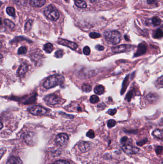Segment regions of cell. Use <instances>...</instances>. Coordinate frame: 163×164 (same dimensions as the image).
Listing matches in <instances>:
<instances>
[{"label":"cell","mask_w":163,"mask_h":164,"mask_svg":"<svg viewBox=\"0 0 163 164\" xmlns=\"http://www.w3.org/2000/svg\"><path fill=\"white\" fill-rule=\"evenodd\" d=\"M104 87L101 85L97 86L94 88V92L97 94H101L104 93Z\"/></svg>","instance_id":"obj_19"},{"label":"cell","mask_w":163,"mask_h":164,"mask_svg":"<svg viewBox=\"0 0 163 164\" xmlns=\"http://www.w3.org/2000/svg\"><path fill=\"white\" fill-rule=\"evenodd\" d=\"M121 144H123V145L126 144H130L131 143V140L129 139L127 137H123L121 140Z\"/></svg>","instance_id":"obj_23"},{"label":"cell","mask_w":163,"mask_h":164,"mask_svg":"<svg viewBox=\"0 0 163 164\" xmlns=\"http://www.w3.org/2000/svg\"><path fill=\"white\" fill-rule=\"evenodd\" d=\"M32 22L33 21L29 20L26 22V24L25 25V30L26 31H29L30 30L31 26H32Z\"/></svg>","instance_id":"obj_29"},{"label":"cell","mask_w":163,"mask_h":164,"mask_svg":"<svg viewBox=\"0 0 163 164\" xmlns=\"http://www.w3.org/2000/svg\"><path fill=\"white\" fill-rule=\"evenodd\" d=\"M27 51H28V49L26 47H21L20 48H19L18 50V54L19 55L25 54L26 53Z\"/></svg>","instance_id":"obj_26"},{"label":"cell","mask_w":163,"mask_h":164,"mask_svg":"<svg viewBox=\"0 0 163 164\" xmlns=\"http://www.w3.org/2000/svg\"><path fill=\"white\" fill-rule=\"evenodd\" d=\"M117 112V109H109L108 111V113L109 114H110L111 115H113L116 114Z\"/></svg>","instance_id":"obj_38"},{"label":"cell","mask_w":163,"mask_h":164,"mask_svg":"<svg viewBox=\"0 0 163 164\" xmlns=\"http://www.w3.org/2000/svg\"><path fill=\"white\" fill-rule=\"evenodd\" d=\"M161 19L158 16H154L153 18L152 19V22H153V25L155 26H158L161 24Z\"/></svg>","instance_id":"obj_22"},{"label":"cell","mask_w":163,"mask_h":164,"mask_svg":"<svg viewBox=\"0 0 163 164\" xmlns=\"http://www.w3.org/2000/svg\"><path fill=\"white\" fill-rule=\"evenodd\" d=\"M65 80L63 76L61 74H54L48 77L44 83V87L45 88L50 89L56 86L61 84Z\"/></svg>","instance_id":"obj_1"},{"label":"cell","mask_w":163,"mask_h":164,"mask_svg":"<svg viewBox=\"0 0 163 164\" xmlns=\"http://www.w3.org/2000/svg\"><path fill=\"white\" fill-rule=\"evenodd\" d=\"M87 137H88L90 138H93L95 137V133L94 132L93 130H90L88 131V132H87L86 134Z\"/></svg>","instance_id":"obj_33"},{"label":"cell","mask_w":163,"mask_h":164,"mask_svg":"<svg viewBox=\"0 0 163 164\" xmlns=\"http://www.w3.org/2000/svg\"><path fill=\"white\" fill-rule=\"evenodd\" d=\"M58 43L59 44L68 47L73 50H75L78 48L77 44L75 42L66 40V39L59 38L58 40Z\"/></svg>","instance_id":"obj_8"},{"label":"cell","mask_w":163,"mask_h":164,"mask_svg":"<svg viewBox=\"0 0 163 164\" xmlns=\"http://www.w3.org/2000/svg\"><path fill=\"white\" fill-rule=\"evenodd\" d=\"M146 97H147V100L151 103L156 102L157 100V99H158V97L157 94H153V93H152V94L150 93L149 94H148Z\"/></svg>","instance_id":"obj_16"},{"label":"cell","mask_w":163,"mask_h":164,"mask_svg":"<svg viewBox=\"0 0 163 164\" xmlns=\"http://www.w3.org/2000/svg\"><path fill=\"white\" fill-rule=\"evenodd\" d=\"M44 50L48 53H50L51 52H52V51H53L54 47L53 45H52V44L50 43H48L46 44L44 46Z\"/></svg>","instance_id":"obj_17"},{"label":"cell","mask_w":163,"mask_h":164,"mask_svg":"<svg viewBox=\"0 0 163 164\" xmlns=\"http://www.w3.org/2000/svg\"><path fill=\"white\" fill-rule=\"evenodd\" d=\"M63 51L62 50H59L55 53V56L56 58H61L63 55Z\"/></svg>","instance_id":"obj_34"},{"label":"cell","mask_w":163,"mask_h":164,"mask_svg":"<svg viewBox=\"0 0 163 164\" xmlns=\"http://www.w3.org/2000/svg\"><path fill=\"white\" fill-rule=\"evenodd\" d=\"M157 82H158V83L159 84H161V85H163V76H161L158 79Z\"/></svg>","instance_id":"obj_43"},{"label":"cell","mask_w":163,"mask_h":164,"mask_svg":"<svg viewBox=\"0 0 163 164\" xmlns=\"http://www.w3.org/2000/svg\"><path fill=\"white\" fill-rule=\"evenodd\" d=\"M44 100L49 106L60 104L62 102V99L55 94H49L45 97Z\"/></svg>","instance_id":"obj_4"},{"label":"cell","mask_w":163,"mask_h":164,"mask_svg":"<svg viewBox=\"0 0 163 164\" xmlns=\"http://www.w3.org/2000/svg\"><path fill=\"white\" fill-rule=\"evenodd\" d=\"M116 125V121L114 119H110L108 121L107 125L109 128H113Z\"/></svg>","instance_id":"obj_30"},{"label":"cell","mask_w":163,"mask_h":164,"mask_svg":"<svg viewBox=\"0 0 163 164\" xmlns=\"http://www.w3.org/2000/svg\"><path fill=\"white\" fill-rule=\"evenodd\" d=\"M122 150L124 152L128 155H135L139 152V149L136 147L133 146L130 144L123 145L122 146Z\"/></svg>","instance_id":"obj_7"},{"label":"cell","mask_w":163,"mask_h":164,"mask_svg":"<svg viewBox=\"0 0 163 164\" xmlns=\"http://www.w3.org/2000/svg\"><path fill=\"white\" fill-rule=\"evenodd\" d=\"M96 49H98V51H102L104 49V47L103 46L100 45H98L96 46Z\"/></svg>","instance_id":"obj_39"},{"label":"cell","mask_w":163,"mask_h":164,"mask_svg":"<svg viewBox=\"0 0 163 164\" xmlns=\"http://www.w3.org/2000/svg\"><path fill=\"white\" fill-rule=\"evenodd\" d=\"M101 35L100 34L96 32H91L90 34V36L92 38H100L101 37Z\"/></svg>","instance_id":"obj_31"},{"label":"cell","mask_w":163,"mask_h":164,"mask_svg":"<svg viewBox=\"0 0 163 164\" xmlns=\"http://www.w3.org/2000/svg\"><path fill=\"white\" fill-rule=\"evenodd\" d=\"M128 78L127 77H126V78L124 79V82H123V88L121 90V94H123L124 93V91H125V89L127 87V85H126V83L128 82Z\"/></svg>","instance_id":"obj_32"},{"label":"cell","mask_w":163,"mask_h":164,"mask_svg":"<svg viewBox=\"0 0 163 164\" xmlns=\"http://www.w3.org/2000/svg\"><path fill=\"white\" fill-rule=\"evenodd\" d=\"M6 12L8 15L12 17H15V12L14 8L12 7H8L6 8Z\"/></svg>","instance_id":"obj_21"},{"label":"cell","mask_w":163,"mask_h":164,"mask_svg":"<svg viewBox=\"0 0 163 164\" xmlns=\"http://www.w3.org/2000/svg\"><path fill=\"white\" fill-rule=\"evenodd\" d=\"M52 164H70L69 162L66 161V160H58L56 161L55 162L52 163Z\"/></svg>","instance_id":"obj_36"},{"label":"cell","mask_w":163,"mask_h":164,"mask_svg":"<svg viewBox=\"0 0 163 164\" xmlns=\"http://www.w3.org/2000/svg\"><path fill=\"white\" fill-rule=\"evenodd\" d=\"M160 147L159 146L158 147L156 150V152L157 153V154H161L162 152V150H163V148H162V147H161V149H160Z\"/></svg>","instance_id":"obj_44"},{"label":"cell","mask_w":163,"mask_h":164,"mask_svg":"<svg viewBox=\"0 0 163 164\" xmlns=\"http://www.w3.org/2000/svg\"><path fill=\"white\" fill-rule=\"evenodd\" d=\"M78 148L81 152H87L90 149V144L88 142L81 141L78 144Z\"/></svg>","instance_id":"obj_11"},{"label":"cell","mask_w":163,"mask_h":164,"mask_svg":"<svg viewBox=\"0 0 163 164\" xmlns=\"http://www.w3.org/2000/svg\"><path fill=\"white\" fill-rule=\"evenodd\" d=\"M29 111L30 113L36 116H43L48 112V110L46 108L39 106L32 107L29 109Z\"/></svg>","instance_id":"obj_5"},{"label":"cell","mask_w":163,"mask_h":164,"mask_svg":"<svg viewBox=\"0 0 163 164\" xmlns=\"http://www.w3.org/2000/svg\"><path fill=\"white\" fill-rule=\"evenodd\" d=\"M91 1V3H94V2H96L98 0H90Z\"/></svg>","instance_id":"obj_46"},{"label":"cell","mask_w":163,"mask_h":164,"mask_svg":"<svg viewBox=\"0 0 163 164\" xmlns=\"http://www.w3.org/2000/svg\"><path fill=\"white\" fill-rule=\"evenodd\" d=\"M83 52H84V54H85L86 55H90V53H91V49L89 47H85L83 49Z\"/></svg>","instance_id":"obj_35"},{"label":"cell","mask_w":163,"mask_h":164,"mask_svg":"<svg viewBox=\"0 0 163 164\" xmlns=\"http://www.w3.org/2000/svg\"><path fill=\"white\" fill-rule=\"evenodd\" d=\"M133 90H131V91L129 92L128 93V94H127V96H126V99H128V101L129 102L130 101L131 99L133 97Z\"/></svg>","instance_id":"obj_37"},{"label":"cell","mask_w":163,"mask_h":164,"mask_svg":"<svg viewBox=\"0 0 163 164\" xmlns=\"http://www.w3.org/2000/svg\"><path fill=\"white\" fill-rule=\"evenodd\" d=\"M65 1H66V0H65Z\"/></svg>","instance_id":"obj_50"},{"label":"cell","mask_w":163,"mask_h":164,"mask_svg":"<svg viewBox=\"0 0 163 164\" xmlns=\"http://www.w3.org/2000/svg\"><path fill=\"white\" fill-rule=\"evenodd\" d=\"M15 2L18 5L24 6L27 3L28 0H15Z\"/></svg>","instance_id":"obj_28"},{"label":"cell","mask_w":163,"mask_h":164,"mask_svg":"<svg viewBox=\"0 0 163 164\" xmlns=\"http://www.w3.org/2000/svg\"><path fill=\"white\" fill-rule=\"evenodd\" d=\"M30 5L33 7H41L46 3V0H30Z\"/></svg>","instance_id":"obj_12"},{"label":"cell","mask_w":163,"mask_h":164,"mask_svg":"<svg viewBox=\"0 0 163 164\" xmlns=\"http://www.w3.org/2000/svg\"><path fill=\"white\" fill-rule=\"evenodd\" d=\"M5 151H6V150L5 148H3V149H0V159H1V158H2L3 155L5 154Z\"/></svg>","instance_id":"obj_41"},{"label":"cell","mask_w":163,"mask_h":164,"mask_svg":"<svg viewBox=\"0 0 163 164\" xmlns=\"http://www.w3.org/2000/svg\"><path fill=\"white\" fill-rule=\"evenodd\" d=\"M157 1L156 0H147V3L149 5H151V4H155L156 3Z\"/></svg>","instance_id":"obj_42"},{"label":"cell","mask_w":163,"mask_h":164,"mask_svg":"<svg viewBox=\"0 0 163 164\" xmlns=\"http://www.w3.org/2000/svg\"><path fill=\"white\" fill-rule=\"evenodd\" d=\"M147 49V46L144 42L139 44L137 48V51L134 54V57H138L146 53Z\"/></svg>","instance_id":"obj_9"},{"label":"cell","mask_w":163,"mask_h":164,"mask_svg":"<svg viewBox=\"0 0 163 164\" xmlns=\"http://www.w3.org/2000/svg\"><path fill=\"white\" fill-rule=\"evenodd\" d=\"M4 23L5 25L9 27L10 29H13L15 28V24L9 19H5L4 20Z\"/></svg>","instance_id":"obj_20"},{"label":"cell","mask_w":163,"mask_h":164,"mask_svg":"<svg viewBox=\"0 0 163 164\" xmlns=\"http://www.w3.org/2000/svg\"><path fill=\"white\" fill-rule=\"evenodd\" d=\"M3 57V56L2 55V54L0 53V59H1Z\"/></svg>","instance_id":"obj_48"},{"label":"cell","mask_w":163,"mask_h":164,"mask_svg":"<svg viewBox=\"0 0 163 164\" xmlns=\"http://www.w3.org/2000/svg\"><path fill=\"white\" fill-rule=\"evenodd\" d=\"M82 89H83V91L86 92V93H89V92L91 91L92 87H91V86H90V84H83Z\"/></svg>","instance_id":"obj_24"},{"label":"cell","mask_w":163,"mask_h":164,"mask_svg":"<svg viewBox=\"0 0 163 164\" xmlns=\"http://www.w3.org/2000/svg\"><path fill=\"white\" fill-rule=\"evenodd\" d=\"M28 70V64L25 63H23L21 65L19 68V71H18V74L19 76H22L24 74H25Z\"/></svg>","instance_id":"obj_14"},{"label":"cell","mask_w":163,"mask_h":164,"mask_svg":"<svg viewBox=\"0 0 163 164\" xmlns=\"http://www.w3.org/2000/svg\"><path fill=\"white\" fill-rule=\"evenodd\" d=\"M153 136L156 138L162 139H163V131L159 129H156L153 132Z\"/></svg>","instance_id":"obj_18"},{"label":"cell","mask_w":163,"mask_h":164,"mask_svg":"<svg viewBox=\"0 0 163 164\" xmlns=\"http://www.w3.org/2000/svg\"><path fill=\"white\" fill-rule=\"evenodd\" d=\"M6 164H23L20 158L15 157H11L8 160Z\"/></svg>","instance_id":"obj_13"},{"label":"cell","mask_w":163,"mask_h":164,"mask_svg":"<svg viewBox=\"0 0 163 164\" xmlns=\"http://www.w3.org/2000/svg\"><path fill=\"white\" fill-rule=\"evenodd\" d=\"M130 46L127 45H121L117 47H113L112 51L114 53H120V52H125L128 49Z\"/></svg>","instance_id":"obj_10"},{"label":"cell","mask_w":163,"mask_h":164,"mask_svg":"<svg viewBox=\"0 0 163 164\" xmlns=\"http://www.w3.org/2000/svg\"><path fill=\"white\" fill-rule=\"evenodd\" d=\"M2 46H3V45H2V43L1 42V41H0V49L2 48Z\"/></svg>","instance_id":"obj_47"},{"label":"cell","mask_w":163,"mask_h":164,"mask_svg":"<svg viewBox=\"0 0 163 164\" xmlns=\"http://www.w3.org/2000/svg\"><path fill=\"white\" fill-rule=\"evenodd\" d=\"M75 5L78 7L80 8H87V3L83 0H74Z\"/></svg>","instance_id":"obj_15"},{"label":"cell","mask_w":163,"mask_h":164,"mask_svg":"<svg viewBox=\"0 0 163 164\" xmlns=\"http://www.w3.org/2000/svg\"><path fill=\"white\" fill-rule=\"evenodd\" d=\"M104 36L107 43L111 45H117L121 40V35L118 31H111L106 32Z\"/></svg>","instance_id":"obj_2"},{"label":"cell","mask_w":163,"mask_h":164,"mask_svg":"<svg viewBox=\"0 0 163 164\" xmlns=\"http://www.w3.org/2000/svg\"><path fill=\"white\" fill-rule=\"evenodd\" d=\"M3 128V124H2V122L0 121V130L2 129Z\"/></svg>","instance_id":"obj_45"},{"label":"cell","mask_w":163,"mask_h":164,"mask_svg":"<svg viewBox=\"0 0 163 164\" xmlns=\"http://www.w3.org/2000/svg\"><path fill=\"white\" fill-rule=\"evenodd\" d=\"M105 107V105L104 104V103H101L100 104H99L98 106V109H104Z\"/></svg>","instance_id":"obj_40"},{"label":"cell","mask_w":163,"mask_h":164,"mask_svg":"<svg viewBox=\"0 0 163 164\" xmlns=\"http://www.w3.org/2000/svg\"><path fill=\"white\" fill-rule=\"evenodd\" d=\"M69 138L66 134L61 133L58 134L56 138V142L59 146L64 147L66 145Z\"/></svg>","instance_id":"obj_6"},{"label":"cell","mask_w":163,"mask_h":164,"mask_svg":"<svg viewBox=\"0 0 163 164\" xmlns=\"http://www.w3.org/2000/svg\"><path fill=\"white\" fill-rule=\"evenodd\" d=\"M2 5V3L1 2H0V7H1V6Z\"/></svg>","instance_id":"obj_49"},{"label":"cell","mask_w":163,"mask_h":164,"mask_svg":"<svg viewBox=\"0 0 163 164\" xmlns=\"http://www.w3.org/2000/svg\"><path fill=\"white\" fill-rule=\"evenodd\" d=\"M45 16L50 20L56 21L59 18V12L53 5H50L44 10Z\"/></svg>","instance_id":"obj_3"},{"label":"cell","mask_w":163,"mask_h":164,"mask_svg":"<svg viewBox=\"0 0 163 164\" xmlns=\"http://www.w3.org/2000/svg\"><path fill=\"white\" fill-rule=\"evenodd\" d=\"M163 31L161 29H157L156 31V33L154 34V37L156 38H160L163 36Z\"/></svg>","instance_id":"obj_25"},{"label":"cell","mask_w":163,"mask_h":164,"mask_svg":"<svg viewBox=\"0 0 163 164\" xmlns=\"http://www.w3.org/2000/svg\"><path fill=\"white\" fill-rule=\"evenodd\" d=\"M90 100L91 103L94 104V103H97L99 101L100 99H99V97L96 95H93V96H91V97L90 98Z\"/></svg>","instance_id":"obj_27"}]
</instances>
